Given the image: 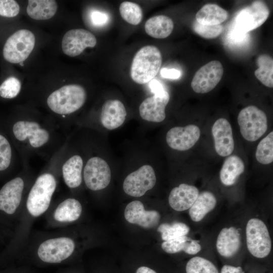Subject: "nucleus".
<instances>
[{"mask_svg":"<svg viewBox=\"0 0 273 273\" xmlns=\"http://www.w3.org/2000/svg\"><path fill=\"white\" fill-rule=\"evenodd\" d=\"M57 186L56 176L50 172L41 173L32 183L27 194L9 251L21 253L27 243L33 223L49 209Z\"/></svg>","mask_w":273,"mask_h":273,"instance_id":"nucleus-1","label":"nucleus"},{"mask_svg":"<svg viewBox=\"0 0 273 273\" xmlns=\"http://www.w3.org/2000/svg\"><path fill=\"white\" fill-rule=\"evenodd\" d=\"M32 184L23 175L6 183L0 190L1 219L7 223L19 220L27 194Z\"/></svg>","mask_w":273,"mask_h":273,"instance_id":"nucleus-2","label":"nucleus"},{"mask_svg":"<svg viewBox=\"0 0 273 273\" xmlns=\"http://www.w3.org/2000/svg\"><path fill=\"white\" fill-rule=\"evenodd\" d=\"M162 61L161 53L156 47H143L133 58L130 68L132 79L139 84L149 82L158 73Z\"/></svg>","mask_w":273,"mask_h":273,"instance_id":"nucleus-3","label":"nucleus"},{"mask_svg":"<svg viewBox=\"0 0 273 273\" xmlns=\"http://www.w3.org/2000/svg\"><path fill=\"white\" fill-rule=\"evenodd\" d=\"M81 202L73 197L63 198L51 203L44 214L47 228L58 229L68 227L78 220L82 214Z\"/></svg>","mask_w":273,"mask_h":273,"instance_id":"nucleus-4","label":"nucleus"},{"mask_svg":"<svg viewBox=\"0 0 273 273\" xmlns=\"http://www.w3.org/2000/svg\"><path fill=\"white\" fill-rule=\"evenodd\" d=\"M86 93L81 85L71 84L56 90L48 97L47 103L50 109L60 115L72 113L84 104Z\"/></svg>","mask_w":273,"mask_h":273,"instance_id":"nucleus-5","label":"nucleus"},{"mask_svg":"<svg viewBox=\"0 0 273 273\" xmlns=\"http://www.w3.org/2000/svg\"><path fill=\"white\" fill-rule=\"evenodd\" d=\"M238 123L242 136L249 142H254L261 137L268 126L265 113L253 105L244 108L239 112Z\"/></svg>","mask_w":273,"mask_h":273,"instance_id":"nucleus-6","label":"nucleus"},{"mask_svg":"<svg viewBox=\"0 0 273 273\" xmlns=\"http://www.w3.org/2000/svg\"><path fill=\"white\" fill-rule=\"evenodd\" d=\"M35 36L30 30L20 29L11 35L3 48L5 59L11 63L23 62L29 57L35 45Z\"/></svg>","mask_w":273,"mask_h":273,"instance_id":"nucleus-7","label":"nucleus"},{"mask_svg":"<svg viewBox=\"0 0 273 273\" xmlns=\"http://www.w3.org/2000/svg\"><path fill=\"white\" fill-rule=\"evenodd\" d=\"M248 249L254 256L262 258L270 253L271 243L268 229L265 223L258 218H251L246 228Z\"/></svg>","mask_w":273,"mask_h":273,"instance_id":"nucleus-8","label":"nucleus"},{"mask_svg":"<svg viewBox=\"0 0 273 273\" xmlns=\"http://www.w3.org/2000/svg\"><path fill=\"white\" fill-rule=\"evenodd\" d=\"M83 175L86 186L93 191L106 188L111 178V171L108 164L99 157H93L88 160Z\"/></svg>","mask_w":273,"mask_h":273,"instance_id":"nucleus-9","label":"nucleus"},{"mask_svg":"<svg viewBox=\"0 0 273 273\" xmlns=\"http://www.w3.org/2000/svg\"><path fill=\"white\" fill-rule=\"evenodd\" d=\"M156 182L153 168L150 165H144L129 174L123 184L124 191L127 195L139 197L152 189Z\"/></svg>","mask_w":273,"mask_h":273,"instance_id":"nucleus-10","label":"nucleus"},{"mask_svg":"<svg viewBox=\"0 0 273 273\" xmlns=\"http://www.w3.org/2000/svg\"><path fill=\"white\" fill-rule=\"evenodd\" d=\"M269 14V10L264 2H254L238 13L234 28L245 34L260 26L267 20Z\"/></svg>","mask_w":273,"mask_h":273,"instance_id":"nucleus-11","label":"nucleus"},{"mask_svg":"<svg viewBox=\"0 0 273 273\" xmlns=\"http://www.w3.org/2000/svg\"><path fill=\"white\" fill-rule=\"evenodd\" d=\"M223 73V68L219 61H210L195 73L191 82V87L196 93H208L219 82Z\"/></svg>","mask_w":273,"mask_h":273,"instance_id":"nucleus-12","label":"nucleus"},{"mask_svg":"<svg viewBox=\"0 0 273 273\" xmlns=\"http://www.w3.org/2000/svg\"><path fill=\"white\" fill-rule=\"evenodd\" d=\"M13 131L15 137L20 142H27L34 148L43 147L49 141L50 135L49 131L32 121L21 120L13 125Z\"/></svg>","mask_w":273,"mask_h":273,"instance_id":"nucleus-13","label":"nucleus"},{"mask_svg":"<svg viewBox=\"0 0 273 273\" xmlns=\"http://www.w3.org/2000/svg\"><path fill=\"white\" fill-rule=\"evenodd\" d=\"M97 39L90 31L83 29H74L68 31L62 41L63 53L71 57L80 55L86 48H94Z\"/></svg>","mask_w":273,"mask_h":273,"instance_id":"nucleus-14","label":"nucleus"},{"mask_svg":"<svg viewBox=\"0 0 273 273\" xmlns=\"http://www.w3.org/2000/svg\"><path fill=\"white\" fill-rule=\"evenodd\" d=\"M200 133L199 127L196 125L175 126L168 131L166 141L167 145L172 149L180 151H187L198 142Z\"/></svg>","mask_w":273,"mask_h":273,"instance_id":"nucleus-15","label":"nucleus"},{"mask_svg":"<svg viewBox=\"0 0 273 273\" xmlns=\"http://www.w3.org/2000/svg\"><path fill=\"white\" fill-rule=\"evenodd\" d=\"M216 153L220 156H230L234 149V140L231 124L225 118L216 120L212 127Z\"/></svg>","mask_w":273,"mask_h":273,"instance_id":"nucleus-16","label":"nucleus"},{"mask_svg":"<svg viewBox=\"0 0 273 273\" xmlns=\"http://www.w3.org/2000/svg\"><path fill=\"white\" fill-rule=\"evenodd\" d=\"M124 217L130 223L136 224L144 228L151 229L159 223L160 215L155 210H145L140 201L130 202L124 210Z\"/></svg>","mask_w":273,"mask_h":273,"instance_id":"nucleus-17","label":"nucleus"},{"mask_svg":"<svg viewBox=\"0 0 273 273\" xmlns=\"http://www.w3.org/2000/svg\"><path fill=\"white\" fill-rule=\"evenodd\" d=\"M170 96L167 92L164 96L154 95L145 99L139 107L141 118L153 122H161L165 117V107L168 103Z\"/></svg>","mask_w":273,"mask_h":273,"instance_id":"nucleus-18","label":"nucleus"},{"mask_svg":"<svg viewBox=\"0 0 273 273\" xmlns=\"http://www.w3.org/2000/svg\"><path fill=\"white\" fill-rule=\"evenodd\" d=\"M127 115L123 104L118 100H109L102 106L100 120L107 129L113 130L120 126Z\"/></svg>","mask_w":273,"mask_h":273,"instance_id":"nucleus-19","label":"nucleus"},{"mask_svg":"<svg viewBox=\"0 0 273 273\" xmlns=\"http://www.w3.org/2000/svg\"><path fill=\"white\" fill-rule=\"evenodd\" d=\"M199 194L198 189L196 187L181 184L171 191L168 202L174 210L178 211H184L190 208Z\"/></svg>","mask_w":273,"mask_h":273,"instance_id":"nucleus-20","label":"nucleus"},{"mask_svg":"<svg viewBox=\"0 0 273 273\" xmlns=\"http://www.w3.org/2000/svg\"><path fill=\"white\" fill-rule=\"evenodd\" d=\"M240 245L238 229L232 226L221 230L216 241V249L220 255L225 257H232L238 251Z\"/></svg>","mask_w":273,"mask_h":273,"instance_id":"nucleus-21","label":"nucleus"},{"mask_svg":"<svg viewBox=\"0 0 273 273\" xmlns=\"http://www.w3.org/2000/svg\"><path fill=\"white\" fill-rule=\"evenodd\" d=\"M83 160L78 155L70 157L63 164L62 174L64 183L70 189L78 188L82 180Z\"/></svg>","mask_w":273,"mask_h":273,"instance_id":"nucleus-22","label":"nucleus"},{"mask_svg":"<svg viewBox=\"0 0 273 273\" xmlns=\"http://www.w3.org/2000/svg\"><path fill=\"white\" fill-rule=\"evenodd\" d=\"M244 169V163L240 157L235 155L228 157L220 171L221 182L226 186L233 185Z\"/></svg>","mask_w":273,"mask_h":273,"instance_id":"nucleus-23","label":"nucleus"},{"mask_svg":"<svg viewBox=\"0 0 273 273\" xmlns=\"http://www.w3.org/2000/svg\"><path fill=\"white\" fill-rule=\"evenodd\" d=\"M173 21L169 17L157 15L149 18L145 24V30L147 34L155 38H165L172 32Z\"/></svg>","mask_w":273,"mask_h":273,"instance_id":"nucleus-24","label":"nucleus"},{"mask_svg":"<svg viewBox=\"0 0 273 273\" xmlns=\"http://www.w3.org/2000/svg\"><path fill=\"white\" fill-rule=\"evenodd\" d=\"M216 204L213 194L209 191H203L199 195L189 209V215L192 220L198 222L213 210Z\"/></svg>","mask_w":273,"mask_h":273,"instance_id":"nucleus-25","label":"nucleus"},{"mask_svg":"<svg viewBox=\"0 0 273 273\" xmlns=\"http://www.w3.org/2000/svg\"><path fill=\"white\" fill-rule=\"evenodd\" d=\"M226 10L215 4H207L203 6L196 15V21L204 25H217L228 18Z\"/></svg>","mask_w":273,"mask_h":273,"instance_id":"nucleus-26","label":"nucleus"},{"mask_svg":"<svg viewBox=\"0 0 273 273\" xmlns=\"http://www.w3.org/2000/svg\"><path fill=\"white\" fill-rule=\"evenodd\" d=\"M57 8V3L54 0H29L26 12L33 19L47 20L55 15Z\"/></svg>","mask_w":273,"mask_h":273,"instance_id":"nucleus-27","label":"nucleus"},{"mask_svg":"<svg viewBox=\"0 0 273 273\" xmlns=\"http://www.w3.org/2000/svg\"><path fill=\"white\" fill-rule=\"evenodd\" d=\"M258 68L254 72L256 77L265 86H273V60L269 56L264 54L257 59Z\"/></svg>","mask_w":273,"mask_h":273,"instance_id":"nucleus-28","label":"nucleus"},{"mask_svg":"<svg viewBox=\"0 0 273 273\" xmlns=\"http://www.w3.org/2000/svg\"><path fill=\"white\" fill-rule=\"evenodd\" d=\"M157 231L161 233L162 239L168 241L186 236L190 228L184 223L176 222L172 224L163 223L159 226Z\"/></svg>","mask_w":273,"mask_h":273,"instance_id":"nucleus-29","label":"nucleus"},{"mask_svg":"<svg viewBox=\"0 0 273 273\" xmlns=\"http://www.w3.org/2000/svg\"><path fill=\"white\" fill-rule=\"evenodd\" d=\"M258 162L268 164L273 161V132H270L258 143L255 152Z\"/></svg>","mask_w":273,"mask_h":273,"instance_id":"nucleus-30","label":"nucleus"},{"mask_svg":"<svg viewBox=\"0 0 273 273\" xmlns=\"http://www.w3.org/2000/svg\"><path fill=\"white\" fill-rule=\"evenodd\" d=\"M119 12L123 19L133 25L140 23L143 17L141 7L131 2H122L119 6Z\"/></svg>","mask_w":273,"mask_h":273,"instance_id":"nucleus-31","label":"nucleus"},{"mask_svg":"<svg viewBox=\"0 0 273 273\" xmlns=\"http://www.w3.org/2000/svg\"><path fill=\"white\" fill-rule=\"evenodd\" d=\"M187 273H219L209 260L199 256L191 258L186 265Z\"/></svg>","mask_w":273,"mask_h":273,"instance_id":"nucleus-32","label":"nucleus"},{"mask_svg":"<svg viewBox=\"0 0 273 273\" xmlns=\"http://www.w3.org/2000/svg\"><path fill=\"white\" fill-rule=\"evenodd\" d=\"M21 83L15 77H10L6 79L0 85V96L5 99H12L19 93Z\"/></svg>","mask_w":273,"mask_h":273,"instance_id":"nucleus-33","label":"nucleus"},{"mask_svg":"<svg viewBox=\"0 0 273 273\" xmlns=\"http://www.w3.org/2000/svg\"><path fill=\"white\" fill-rule=\"evenodd\" d=\"M192 239L186 236L168 241H164L161 244L162 249L166 253L173 254L181 251L185 252Z\"/></svg>","mask_w":273,"mask_h":273,"instance_id":"nucleus-34","label":"nucleus"},{"mask_svg":"<svg viewBox=\"0 0 273 273\" xmlns=\"http://www.w3.org/2000/svg\"><path fill=\"white\" fill-rule=\"evenodd\" d=\"M194 31L201 37L205 38H214L222 31V26L220 24L217 25H204L198 23L196 21L193 24Z\"/></svg>","mask_w":273,"mask_h":273,"instance_id":"nucleus-35","label":"nucleus"},{"mask_svg":"<svg viewBox=\"0 0 273 273\" xmlns=\"http://www.w3.org/2000/svg\"><path fill=\"white\" fill-rule=\"evenodd\" d=\"M12 158V149L7 139L0 134V171L10 166Z\"/></svg>","mask_w":273,"mask_h":273,"instance_id":"nucleus-36","label":"nucleus"},{"mask_svg":"<svg viewBox=\"0 0 273 273\" xmlns=\"http://www.w3.org/2000/svg\"><path fill=\"white\" fill-rule=\"evenodd\" d=\"M20 11L18 4L14 0H0V16L14 17Z\"/></svg>","mask_w":273,"mask_h":273,"instance_id":"nucleus-37","label":"nucleus"},{"mask_svg":"<svg viewBox=\"0 0 273 273\" xmlns=\"http://www.w3.org/2000/svg\"><path fill=\"white\" fill-rule=\"evenodd\" d=\"M87 18L89 24L94 27L104 26L109 20L107 14L97 10H90L87 14Z\"/></svg>","mask_w":273,"mask_h":273,"instance_id":"nucleus-38","label":"nucleus"},{"mask_svg":"<svg viewBox=\"0 0 273 273\" xmlns=\"http://www.w3.org/2000/svg\"><path fill=\"white\" fill-rule=\"evenodd\" d=\"M149 82V87L154 95L162 96L167 92L158 80L152 79Z\"/></svg>","mask_w":273,"mask_h":273,"instance_id":"nucleus-39","label":"nucleus"},{"mask_svg":"<svg viewBox=\"0 0 273 273\" xmlns=\"http://www.w3.org/2000/svg\"><path fill=\"white\" fill-rule=\"evenodd\" d=\"M161 75L162 77L169 79H177L180 76V72L175 69L162 68L161 70Z\"/></svg>","mask_w":273,"mask_h":273,"instance_id":"nucleus-40","label":"nucleus"},{"mask_svg":"<svg viewBox=\"0 0 273 273\" xmlns=\"http://www.w3.org/2000/svg\"><path fill=\"white\" fill-rule=\"evenodd\" d=\"M201 249V246L199 243V241L192 239L185 252L188 254L194 255L198 253Z\"/></svg>","mask_w":273,"mask_h":273,"instance_id":"nucleus-41","label":"nucleus"},{"mask_svg":"<svg viewBox=\"0 0 273 273\" xmlns=\"http://www.w3.org/2000/svg\"><path fill=\"white\" fill-rule=\"evenodd\" d=\"M221 273H244L240 266L235 267L229 265H225L222 266Z\"/></svg>","mask_w":273,"mask_h":273,"instance_id":"nucleus-42","label":"nucleus"},{"mask_svg":"<svg viewBox=\"0 0 273 273\" xmlns=\"http://www.w3.org/2000/svg\"><path fill=\"white\" fill-rule=\"evenodd\" d=\"M136 273H157L154 270L146 267L141 266L139 267L136 271Z\"/></svg>","mask_w":273,"mask_h":273,"instance_id":"nucleus-43","label":"nucleus"},{"mask_svg":"<svg viewBox=\"0 0 273 273\" xmlns=\"http://www.w3.org/2000/svg\"><path fill=\"white\" fill-rule=\"evenodd\" d=\"M19 64L21 65V66H24V64H23V62H21L19 63Z\"/></svg>","mask_w":273,"mask_h":273,"instance_id":"nucleus-44","label":"nucleus"}]
</instances>
